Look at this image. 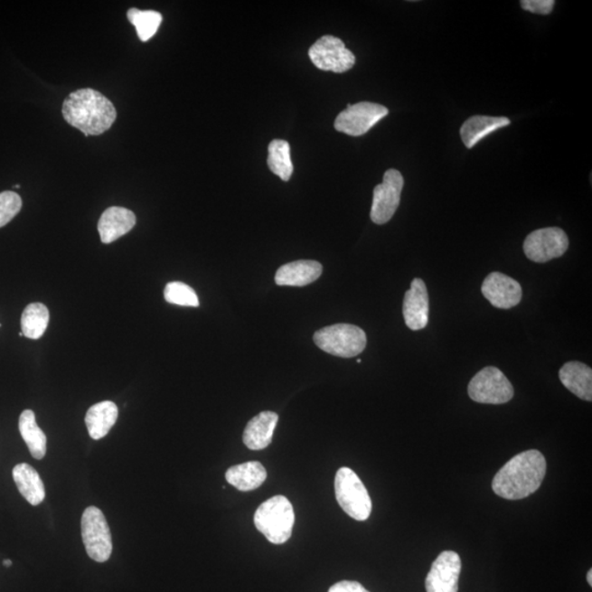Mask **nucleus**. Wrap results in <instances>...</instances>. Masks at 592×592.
Masks as SVG:
<instances>
[{
    "label": "nucleus",
    "instance_id": "1",
    "mask_svg": "<svg viewBox=\"0 0 592 592\" xmlns=\"http://www.w3.org/2000/svg\"><path fill=\"white\" fill-rule=\"evenodd\" d=\"M547 473V460L538 450L514 456L493 477L492 487L499 497L509 501L527 498L538 491Z\"/></svg>",
    "mask_w": 592,
    "mask_h": 592
},
{
    "label": "nucleus",
    "instance_id": "2",
    "mask_svg": "<svg viewBox=\"0 0 592 592\" xmlns=\"http://www.w3.org/2000/svg\"><path fill=\"white\" fill-rule=\"evenodd\" d=\"M61 111L66 122L86 136H100L109 130L117 118L112 102L101 92L89 89L71 92Z\"/></svg>",
    "mask_w": 592,
    "mask_h": 592
},
{
    "label": "nucleus",
    "instance_id": "3",
    "mask_svg": "<svg viewBox=\"0 0 592 592\" xmlns=\"http://www.w3.org/2000/svg\"><path fill=\"white\" fill-rule=\"evenodd\" d=\"M255 526L272 544L290 540L296 514L292 503L285 496H275L261 503L255 513Z\"/></svg>",
    "mask_w": 592,
    "mask_h": 592
},
{
    "label": "nucleus",
    "instance_id": "4",
    "mask_svg": "<svg viewBox=\"0 0 592 592\" xmlns=\"http://www.w3.org/2000/svg\"><path fill=\"white\" fill-rule=\"evenodd\" d=\"M313 339L323 352L341 358L357 357L363 352L368 343L363 329L352 324H336L319 329Z\"/></svg>",
    "mask_w": 592,
    "mask_h": 592
},
{
    "label": "nucleus",
    "instance_id": "5",
    "mask_svg": "<svg viewBox=\"0 0 592 592\" xmlns=\"http://www.w3.org/2000/svg\"><path fill=\"white\" fill-rule=\"evenodd\" d=\"M334 493L343 511L349 517L365 522L372 512V502L367 488L352 468L342 467L334 478Z\"/></svg>",
    "mask_w": 592,
    "mask_h": 592
},
{
    "label": "nucleus",
    "instance_id": "6",
    "mask_svg": "<svg viewBox=\"0 0 592 592\" xmlns=\"http://www.w3.org/2000/svg\"><path fill=\"white\" fill-rule=\"evenodd\" d=\"M81 537L87 554L95 562L105 563L112 554V538L109 524L99 508L86 509L81 517Z\"/></svg>",
    "mask_w": 592,
    "mask_h": 592
},
{
    "label": "nucleus",
    "instance_id": "7",
    "mask_svg": "<svg viewBox=\"0 0 592 592\" xmlns=\"http://www.w3.org/2000/svg\"><path fill=\"white\" fill-rule=\"evenodd\" d=\"M467 390L471 399L481 404H506L514 395L511 381L495 367L481 370L471 380Z\"/></svg>",
    "mask_w": 592,
    "mask_h": 592
},
{
    "label": "nucleus",
    "instance_id": "8",
    "mask_svg": "<svg viewBox=\"0 0 592 592\" xmlns=\"http://www.w3.org/2000/svg\"><path fill=\"white\" fill-rule=\"evenodd\" d=\"M308 56L318 70L346 73L355 63V56L341 39L333 35H324L308 50Z\"/></svg>",
    "mask_w": 592,
    "mask_h": 592
},
{
    "label": "nucleus",
    "instance_id": "9",
    "mask_svg": "<svg viewBox=\"0 0 592 592\" xmlns=\"http://www.w3.org/2000/svg\"><path fill=\"white\" fill-rule=\"evenodd\" d=\"M389 115L388 108L374 102L349 105L334 120V128L350 136H362Z\"/></svg>",
    "mask_w": 592,
    "mask_h": 592
},
{
    "label": "nucleus",
    "instance_id": "10",
    "mask_svg": "<svg viewBox=\"0 0 592 592\" xmlns=\"http://www.w3.org/2000/svg\"><path fill=\"white\" fill-rule=\"evenodd\" d=\"M404 188V178L396 169L385 172L383 183L373 190V202L371 208V220L378 225H383L393 218L400 203V195Z\"/></svg>",
    "mask_w": 592,
    "mask_h": 592
},
{
    "label": "nucleus",
    "instance_id": "11",
    "mask_svg": "<svg viewBox=\"0 0 592 592\" xmlns=\"http://www.w3.org/2000/svg\"><path fill=\"white\" fill-rule=\"evenodd\" d=\"M569 246V237L562 229L545 228L528 235L524 240L523 251L530 260L544 264L562 257Z\"/></svg>",
    "mask_w": 592,
    "mask_h": 592
},
{
    "label": "nucleus",
    "instance_id": "12",
    "mask_svg": "<svg viewBox=\"0 0 592 592\" xmlns=\"http://www.w3.org/2000/svg\"><path fill=\"white\" fill-rule=\"evenodd\" d=\"M462 569L460 555L453 550H445L437 556L427 575V592H457Z\"/></svg>",
    "mask_w": 592,
    "mask_h": 592
},
{
    "label": "nucleus",
    "instance_id": "13",
    "mask_svg": "<svg viewBox=\"0 0 592 592\" xmlns=\"http://www.w3.org/2000/svg\"><path fill=\"white\" fill-rule=\"evenodd\" d=\"M482 293L493 306L501 310H511L522 300V287L512 277L492 272L482 285Z\"/></svg>",
    "mask_w": 592,
    "mask_h": 592
},
{
    "label": "nucleus",
    "instance_id": "14",
    "mask_svg": "<svg viewBox=\"0 0 592 592\" xmlns=\"http://www.w3.org/2000/svg\"><path fill=\"white\" fill-rule=\"evenodd\" d=\"M403 315L410 331H421L429 323V295L424 280L416 277L405 293Z\"/></svg>",
    "mask_w": 592,
    "mask_h": 592
},
{
    "label": "nucleus",
    "instance_id": "15",
    "mask_svg": "<svg viewBox=\"0 0 592 592\" xmlns=\"http://www.w3.org/2000/svg\"><path fill=\"white\" fill-rule=\"evenodd\" d=\"M136 224V216L131 210L111 207L102 213L98 230L102 243L110 244L127 234Z\"/></svg>",
    "mask_w": 592,
    "mask_h": 592
},
{
    "label": "nucleus",
    "instance_id": "16",
    "mask_svg": "<svg viewBox=\"0 0 592 592\" xmlns=\"http://www.w3.org/2000/svg\"><path fill=\"white\" fill-rule=\"evenodd\" d=\"M323 274V266L314 260H296L282 266L276 274L280 287H305L315 282Z\"/></svg>",
    "mask_w": 592,
    "mask_h": 592
},
{
    "label": "nucleus",
    "instance_id": "17",
    "mask_svg": "<svg viewBox=\"0 0 592 592\" xmlns=\"http://www.w3.org/2000/svg\"><path fill=\"white\" fill-rule=\"evenodd\" d=\"M279 416L274 411H262L249 420L243 435L244 444L250 450H264L271 444Z\"/></svg>",
    "mask_w": 592,
    "mask_h": 592
},
{
    "label": "nucleus",
    "instance_id": "18",
    "mask_svg": "<svg viewBox=\"0 0 592 592\" xmlns=\"http://www.w3.org/2000/svg\"><path fill=\"white\" fill-rule=\"evenodd\" d=\"M559 380L569 392L580 399L592 400V370L578 362L565 363L559 370Z\"/></svg>",
    "mask_w": 592,
    "mask_h": 592
},
{
    "label": "nucleus",
    "instance_id": "19",
    "mask_svg": "<svg viewBox=\"0 0 592 592\" xmlns=\"http://www.w3.org/2000/svg\"><path fill=\"white\" fill-rule=\"evenodd\" d=\"M511 123V120L504 117L474 116L463 123L460 130L462 141L466 148H473L484 137Z\"/></svg>",
    "mask_w": 592,
    "mask_h": 592
},
{
    "label": "nucleus",
    "instance_id": "20",
    "mask_svg": "<svg viewBox=\"0 0 592 592\" xmlns=\"http://www.w3.org/2000/svg\"><path fill=\"white\" fill-rule=\"evenodd\" d=\"M118 416L117 406L110 400L101 401L87 411L86 426L94 440L105 437L115 426Z\"/></svg>",
    "mask_w": 592,
    "mask_h": 592
},
{
    "label": "nucleus",
    "instance_id": "21",
    "mask_svg": "<svg viewBox=\"0 0 592 592\" xmlns=\"http://www.w3.org/2000/svg\"><path fill=\"white\" fill-rule=\"evenodd\" d=\"M226 481L240 492H250L266 481L267 471L259 462H246L231 466L225 473Z\"/></svg>",
    "mask_w": 592,
    "mask_h": 592
},
{
    "label": "nucleus",
    "instance_id": "22",
    "mask_svg": "<svg viewBox=\"0 0 592 592\" xmlns=\"http://www.w3.org/2000/svg\"><path fill=\"white\" fill-rule=\"evenodd\" d=\"M13 476L22 495L33 506H39L45 498V488L39 473L27 463H20L14 467Z\"/></svg>",
    "mask_w": 592,
    "mask_h": 592
},
{
    "label": "nucleus",
    "instance_id": "23",
    "mask_svg": "<svg viewBox=\"0 0 592 592\" xmlns=\"http://www.w3.org/2000/svg\"><path fill=\"white\" fill-rule=\"evenodd\" d=\"M19 430L35 460H42L46 455V436L35 421L33 410L23 411L19 418Z\"/></svg>",
    "mask_w": 592,
    "mask_h": 592
},
{
    "label": "nucleus",
    "instance_id": "24",
    "mask_svg": "<svg viewBox=\"0 0 592 592\" xmlns=\"http://www.w3.org/2000/svg\"><path fill=\"white\" fill-rule=\"evenodd\" d=\"M50 312L42 303L29 304L22 316V331L24 337L40 339L49 326Z\"/></svg>",
    "mask_w": 592,
    "mask_h": 592
},
{
    "label": "nucleus",
    "instance_id": "25",
    "mask_svg": "<svg viewBox=\"0 0 592 592\" xmlns=\"http://www.w3.org/2000/svg\"><path fill=\"white\" fill-rule=\"evenodd\" d=\"M268 166L283 182H289L293 174L290 144L285 140H274L268 146Z\"/></svg>",
    "mask_w": 592,
    "mask_h": 592
},
{
    "label": "nucleus",
    "instance_id": "26",
    "mask_svg": "<svg viewBox=\"0 0 592 592\" xmlns=\"http://www.w3.org/2000/svg\"><path fill=\"white\" fill-rule=\"evenodd\" d=\"M127 19L136 27L138 38L143 42L147 41L156 34L157 30L161 27L163 23V15L153 10H143L131 8L128 10Z\"/></svg>",
    "mask_w": 592,
    "mask_h": 592
},
{
    "label": "nucleus",
    "instance_id": "27",
    "mask_svg": "<svg viewBox=\"0 0 592 592\" xmlns=\"http://www.w3.org/2000/svg\"><path fill=\"white\" fill-rule=\"evenodd\" d=\"M164 300L174 305L198 307L199 298L192 287L183 282L168 283L164 291Z\"/></svg>",
    "mask_w": 592,
    "mask_h": 592
},
{
    "label": "nucleus",
    "instance_id": "28",
    "mask_svg": "<svg viewBox=\"0 0 592 592\" xmlns=\"http://www.w3.org/2000/svg\"><path fill=\"white\" fill-rule=\"evenodd\" d=\"M23 208V200L18 193L5 192L0 193V228H4Z\"/></svg>",
    "mask_w": 592,
    "mask_h": 592
},
{
    "label": "nucleus",
    "instance_id": "29",
    "mask_svg": "<svg viewBox=\"0 0 592 592\" xmlns=\"http://www.w3.org/2000/svg\"><path fill=\"white\" fill-rule=\"evenodd\" d=\"M522 7L527 12L538 14H550L552 13L554 0H522Z\"/></svg>",
    "mask_w": 592,
    "mask_h": 592
},
{
    "label": "nucleus",
    "instance_id": "30",
    "mask_svg": "<svg viewBox=\"0 0 592 592\" xmlns=\"http://www.w3.org/2000/svg\"><path fill=\"white\" fill-rule=\"evenodd\" d=\"M328 592H370L358 581L343 580L334 584L329 588Z\"/></svg>",
    "mask_w": 592,
    "mask_h": 592
},
{
    "label": "nucleus",
    "instance_id": "31",
    "mask_svg": "<svg viewBox=\"0 0 592 592\" xmlns=\"http://www.w3.org/2000/svg\"><path fill=\"white\" fill-rule=\"evenodd\" d=\"M587 581H588V584L592 586V570L589 569L588 574H587Z\"/></svg>",
    "mask_w": 592,
    "mask_h": 592
},
{
    "label": "nucleus",
    "instance_id": "32",
    "mask_svg": "<svg viewBox=\"0 0 592 592\" xmlns=\"http://www.w3.org/2000/svg\"><path fill=\"white\" fill-rule=\"evenodd\" d=\"M12 565H13L12 560H10V559H5L4 560V566H6V568H10V566H12Z\"/></svg>",
    "mask_w": 592,
    "mask_h": 592
}]
</instances>
